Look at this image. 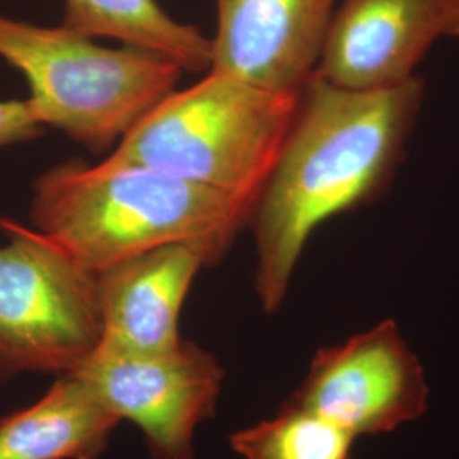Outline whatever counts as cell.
<instances>
[{"mask_svg": "<svg viewBox=\"0 0 459 459\" xmlns=\"http://www.w3.org/2000/svg\"><path fill=\"white\" fill-rule=\"evenodd\" d=\"M422 100L419 77L351 91L313 72L248 223L257 252L254 288L264 312L282 307L315 230L390 189Z\"/></svg>", "mask_w": 459, "mask_h": 459, "instance_id": "cell-1", "label": "cell"}, {"mask_svg": "<svg viewBox=\"0 0 459 459\" xmlns=\"http://www.w3.org/2000/svg\"><path fill=\"white\" fill-rule=\"evenodd\" d=\"M74 373L140 427L152 459H197L195 432L213 417L225 379L213 354L186 339L153 354L96 349Z\"/></svg>", "mask_w": 459, "mask_h": 459, "instance_id": "cell-6", "label": "cell"}, {"mask_svg": "<svg viewBox=\"0 0 459 459\" xmlns=\"http://www.w3.org/2000/svg\"><path fill=\"white\" fill-rule=\"evenodd\" d=\"M43 125L26 100H0V147L38 138Z\"/></svg>", "mask_w": 459, "mask_h": 459, "instance_id": "cell-14", "label": "cell"}, {"mask_svg": "<svg viewBox=\"0 0 459 459\" xmlns=\"http://www.w3.org/2000/svg\"><path fill=\"white\" fill-rule=\"evenodd\" d=\"M451 7L453 0H339L315 74L351 91L409 82L446 36Z\"/></svg>", "mask_w": 459, "mask_h": 459, "instance_id": "cell-9", "label": "cell"}, {"mask_svg": "<svg viewBox=\"0 0 459 459\" xmlns=\"http://www.w3.org/2000/svg\"><path fill=\"white\" fill-rule=\"evenodd\" d=\"M254 208L159 170L68 160L33 184V229L92 273L174 244L206 248L220 263Z\"/></svg>", "mask_w": 459, "mask_h": 459, "instance_id": "cell-2", "label": "cell"}, {"mask_svg": "<svg viewBox=\"0 0 459 459\" xmlns=\"http://www.w3.org/2000/svg\"><path fill=\"white\" fill-rule=\"evenodd\" d=\"M446 36H459V0H453Z\"/></svg>", "mask_w": 459, "mask_h": 459, "instance_id": "cell-15", "label": "cell"}, {"mask_svg": "<svg viewBox=\"0 0 459 459\" xmlns=\"http://www.w3.org/2000/svg\"><path fill=\"white\" fill-rule=\"evenodd\" d=\"M121 419L75 373L0 420V459H98Z\"/></svg>", "mask_w": 459, "mask_h": 459, "instance_id": "cell-11", "label": "cell"}, {"mask_svg": "<svg viewBox=\"0 0 459 459\" xmlns=\"http://www.w3.org/2000/svg\"><path fill=\"white\" fill-rule=\"evenodd\" d=\"M298 98L208 72L150 109L108 160L159 170L255 208Z\"/></svg>", "mask_w": 459, "mask_h": 459, "instance_id": "cell-3", "label": "cell"}, {"mask_svg": "<svg viewBox=\"0 0 459 459\" xmlns=\"http://www.w3.org/2000/svg\"><path fill=\"white\" fill-rule=\"evenodd\" d=\"M430 388L420 359L394 320L339 345L318 349L288 402L305 407L351 436L392 434L429 409Z\"/></svg>", "mask_w": 459, "mask_h": 459, "instance_id": "cell-7", "label": "cell"}, {"mask_svg": "<svg viewBox=\"0 0 459 459\" xmlns=\"http://www.w3.org/2000/svg\"><path fill=\"white\" fill-rule=\"evenodd\" d=\"M0 58L30 83L43 126L102 153L174 92L181 66L148 49L106 48L65 26L41 28L0 16Z\"/></svg>", "mask_w": 459, "mask_h": 459, "instance_id": "cell-4", "label": "cell"}, {"mask_svg": "<svg viewBox=\"0 0 459 459\" xmlns=\"http://www.w3.org/2000/svg\"><path fill=\"white\" fill-rule=\"evenodd\" d=\"M199 246L150 250L98 273L100 342L98 349L153 354L182 341L179 315L197 273L214 265Z\"/></svg>", "mask_w": 459, "mask_h": 459, "instance_id": "cell-10", "label": "cell"}, {"mask_svg": "<svg viewBox=\"0 0 459 459\" xmlns=\"http://www.w3.org/2000/svg\"><path fill=\"white\" fill-rule=\"evenodd\" d=\"M62 26L92 39L109 38L164 55L184 72L212 66V39L169 16L157 0H65Z\"/></svg>", "mask_w": 459, "mask_h": 459, "instance_id": "cell-12", "label": "cell"}, {"mask_svg": "<svg viewBox=\"0 0 459 459\" xmlns=\"http://www.w3.org/2000/svg\"><path fill=\"white\" fill-rule=\"evenodd\" d=\"M0 383L77 371L100 342L98 273L41 231L0 218Z\"/></svg>", "mask_w": 459, "mask_h": 459, "instance_id": "cell-5", "label": "cell"}, {"mask_svg": "<svg viewBox=\"0 0 459 459\" xmlns=\"http://www.w3.org/2000/svg\"><path fill=\"white\" fill-rule=\"evenodd\" d=\"M356 437L325 417L286 402L281 411L230 437L244 459H354Z\"/></svg>", "mask_w": 459, "mask_h": 459, "instance_id": "cell-13", "label": "cell"}, {"mask_svg": "<svg viewBox=\"0 0 459 459\" xmlns=\"http://www.w3.org/2000/svg\"><path fill=\"white\" fill-rule=\"evenodd\" d=\"M339 0H216L212 66L274 92L299 94L318 65Z\"/></svg>", "mask_w": 459, "mask_h": 459, "instance_id": "cell-8", "label": "cell"}]
</instances>
